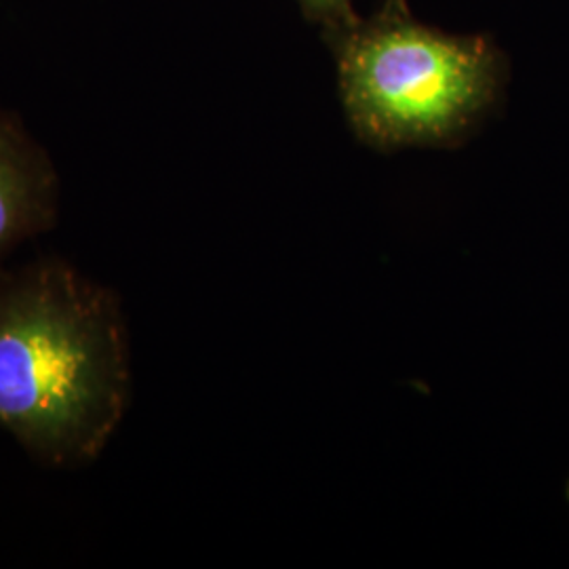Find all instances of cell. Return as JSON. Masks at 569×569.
Segmentation results:
<instances>
[{"instance_id":"1","label":"cell","mask_w":569,"mask_h":569,"mask_svg":"<svg viewBox=\"0 0 569 569\" xmlns=\"http://www.w3.org/2000/svg\"><path fill=\"white\" fill-rule=\"evenodd\" d=\"M131 392L117 289L61 258L0 264V428L32 460L61 470L96 462Z\"/></svg>"},{"instance_id":"3","label":"cell","mask_w":569,"mask_h":569,"mask_svg":"<svg viewBox=\"0 0 569 569\" xmlns=\"http://www.w3.org/2000/svg\"><path fill=\"white\" fill-rule=\"evenodd\" d=\"M60 176L20 117L0 106V264L21 244L53 230Z\"/></svg>"},{"instance_id":"4","label":"cell","mask_w":569,"mask_h":569,"mask_svg":"<svg viewBox=\"0 0 569 569\" xmlns=\"http://www.w3.org/2000/svg\"><path fill=\"white\" fill-rule=\"evenodd\" d=\"M306 18L323 23V28H333L346 21L355 20L350 0H298ZM387 4L407 9L406 0H388Z\"/></svg>"},{"instance_id":"5","label":"cell","mask_w":569,"mask_h":569,"mask_svg":"<svg viewBox=\"0 0 569 569\" xmlns=\"http://www.w3.org/2000/svg\"><path fill=\"white\" fill-rule=\"evenodd\" d=\"M568 500H569V481H568Z\"/></svg>"},{"instance_id":"2","label":"cell","mask_w":569,"mask_h":569,"mask_svg":"<svg viewBox=\"0 0 569 569\" xmlns=\"http://www.w3.org/2000/svg\"><path fill=\"white\" fill-rule=\"evenodd\" d=\"M346 119L378 150L456 146L488 117L505 82L486 37H453L387 4L369 20L326 28Z\"/></svg>"}]
</instances>
